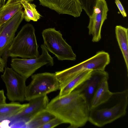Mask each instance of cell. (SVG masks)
Returning a JSON list of instances; mask_svg holds the SVG:
<instances>
[{"mask_svg": "<svg viewBox=\"0 0 128 128\" xmlns=\"http://www.w3.org/2000/svg\"><path fill=\"white\" fill-rule=\"evenodd\" d=\"M128 90L112 92L106 101L90 110L88 121L101 127L124 116L128 104Z\"/></svg>", "mask_w": 128, "mask_h": 128, "instance_id": "obj_1", "label": "cell"}, {"mask_svg": "<svg viewBox=\"0 0 128 128\" xmlns=\"http://www.w3.org/2000/svg\"><path fill=\"white\" fill-rule=\"evenodd\" d=\"M89 112L86 99L80 92L68 104L51 113L64 123L69 124L68 128H78L83 126L88 121Z\"/></svg>", "mask_w": 128, "mask_h": 128, "instance_id": "obj_2", "label": "cell"}, {"mask_svg": "<svg viewBox=\"0 0 128 128\" xmlns=\"http://www.w3.org/2000/svg\"><path fill=\"white\" fill-rule=\"evenodd\" d=\"M33 26L30 24L24 25L14 37L9 48V56L22 58H36L39 56Z\"/></svg>", "mask_w": 128, "mask_h": 128, "instance_id": "obj_3", "label": "cell"}, {"mask_svg": "<svg viewBox=\"0 0 128 128\" xmlns=\"http://www.w3.org/2000/svg\"><path fill=\"white\" fill-rule=\"evenodd\" d=\"M110 62L109 54L104 51L98 52L93 56L78 64L55 73L60 88L79 72L86 70L104 71Z\"/></svg>", "mask_w": 128, "mask_h": 128, "instance_id": "obj_4", "label": "cell"}, {"mask_svg": "<svg viewBox=\"0 0 128 128\" xmlns=\"http://www.w3.org/2000/svg\"><path fill=\"white\" fill-rule=\"evenodd\" d=\"M44 44L60 60H75L76 56L72 47L64 39L60 32L54 28L44 30L42 32Z\"/></svg>", "mask_w": 128, "mask_h": 128, "instance_id": "obj_5", "label": "cell"}, {"mask_svg": "<svg viewBox=\"0 0 128 128\" xmlns=\"http://www.w3.org/2000/svg\"><path fill=\"white\" fill-rule=\"evenodd\" d=\"M32 78L30 83L26 86V100L29 101L60 89L59 82L55 73L37 74L32 75Z\"/></svg>", "mask_w": 128, "mask_h": 128, "instance_id": "obj_6", "label": "cell"}, {"mask_svg": "<svg viewBox=\"0 0 128 128\" xmlns=\"http://www.w3.org/2000/svg\"><path fill=\"white\" fill-rule=\"evenodd\" d=\"M41 48L42 54L37 57L28 59L12 58L10 63L12 68L26 80L43 66L46 65L53 66V58L49 54L45 45L42 44Z\"/></svg>", "mask_w": 128, "mask_h": 128, "instance_id": "obj_7", "label": "cell"}, {"mask_svg": "<svg viewBox=\"0 0 128 128\" xmlns=\"http://www.w3.org/2000/svg\"><path fill=\"white\" fill-rule=\"evenodd\" d=\"M1 78L5 84L8 100L12 102L25 100L26 79L12 68L6 67Z\"/></svg>", "mask_w": 128, "mask_h": 128, "instance_id": "obj_8", "label": "cell"}, {"mask_svg": "<svg viewBox=\"0 0 128 128\" xmlns=\"http://www.w3.org/2000/svg\"><path fill=\"white\" fill-rule=\"evenodd\" d=\"M108 11L106 0H96L92 13L89 17L90 21L88 26L89 34L92 36L93 42H98L101 39L102 27L107 19Z\"/></svg>", "mask_w": 128, "mask_h": 128, "instance_id": "obj_9", "label": "cell"}, {"mask_svg": "<svg viewBox=\"0 0 128 128\" xmlns=\"http://www.w3.org/2000/svg\"><path fill=\"white\" fill-rule=\"evenodd\" d=\"M29 105L22 110L14 116L9 118L11 124L15 122L24 124L28 122L41 111L46 110L49 103L47 95L32 99Z\"/></svg>", "mask_w": 128, "mask_h": 128, "instance_id": "obj_10", "label": "cell"}, {"mask_svg": "<svg viewBox=\"0 0 128 128\" xmlns=\"http://www.w3.org/2000/svg\"><path fill=\"white\" fill-rule=\"evenodd\" d=\"M23 12L21 10L1 26L0 31V55L4 49L10 46L15 33L24 19Z\"/></svg>", "mask_w": 128, "mask_h": 128, "instance_id": "obj_11", "label": "cell"}, {"mask_svg": "<svg viewBox=\"0 0 128 128\" xmlns=\"http://www.w3.org/2000/svg\"><path fill=\"white\" fill-rule=\"evenodd\" d=\"M108 78V73L104 70H92L90 77L76 88L85 98L89 108L92 98L100 85L103 80Z\"/></svg>", "mask_w": 128, "mask_h": 128, "instance_id": "obj_12", "label": "cell"}, {"mask_svg": "<svg viewBox=\"0 0 128 128\" xmlns=\"http://www.w3.org/2000/svg\"><path fill=\"white\" fill-rule=\"evenodd\" d=\"M40 4L55 11L59 14L73 16L80 11L82 5L79 0H38Z\"/></svg>", "mask_w": 128, "mask_h": 128, "instance_id": "obj_13", "label": "cell"}, {"mask_svg": "<svg viewBox=\"0 0 128 128\" xmlns=\"http://www.w3.org/2000/svg\"><path fill=\"white\" fill-rule=\"evenodd\" d=\"M92 70H83L77 73L60 88L58 97L61 98L70 94L90 77Z\"/></svg>", "mask_w": 128, "mask_h": 128, "instance_id": "obj_14", "label": "cell"}, {"mask_svg": "<svg viewBox=\"0 0 128 128\" xmlns=\"http://www.w3.org/2000/svg\"><path fill=\"white\" fill-rule=\"evenodd\" d=\"M23 8L19 0H8L0 8V27L13 17Z\"/></svg>", "mask_w": 128, "mask_h": 128, "instance_id": "obj_15", "label": "cell"}, {"mask_svg": "<svg viewBox=\"0 0 128 128\" xmlns=\"http://www.w3.org/2000/svg\"><path fill=\"white\" fill-rule=\"evenodd\" d=\"M116 37L125 62L128 71V28L121 26L115 27Z\"/></svg>", "mask_w": 128, "mask_h": 128, "instance_id": "obj_16", "label": "cell"}, {"mask_svg": "<svg viewBox=\"0 0 128 128\" xmlns=\"http://www.w3.org/2000/svg\"><path fill=\"white\" fill-rule=\"evenodd\" d=\"M108 80L104 79L100 85L92 100L90 109L105 102L111 96L112 92L109 89Z\"/></svg>", "mask_w": 128, "mask_h": 128, "instance_id": "obj_17", "label": "cell"}, {"mask_svg": "<svg viewBox=\"0 0 128 128\" xmlns=\"http://www.w3.org/2000/svg\"><path fill=\"white\" fill-rule=\"evenodd\" d=\"M56 117L50 112L46 110H43L26 123V128H40L42 126Z\"/></svg>", "mask_w": 128, "mask_h": 128, "instance_id": "obj_18", "label": "cell"}, {"mask_svg": "<svg viewBox=\"0 0 128 128\" xmlns=\"http://www.w3.org/2000/svg\"><path fill=\"white\" fill-rule=\"evenodd\" d=\"M28 105V103L21 104L14 102L2 104L0 105V117L8 119L19 113Z\"/></svg>", "mask_w": 128, "mask_h": 128, "instance_id": "obj_19", "label": "cell"}, {"mask_svg": "<svg viewBox=\"0 0 128 128\" xmlns=\"http://www.w3.org/2000/svg\"><path fill=\"white\" fill-rule=\"evenodd\" d=\"M20 2L24 9L23 16L26 21L29 22L32 20L37 22L40 18L42 16L37 11L35 5L24 0H22Z\"/></svg>", "mask_w": 128, "mask_h": 128, "instance_id": "obj_20", "label": "cell"}, {"mask_svg": "<svg viewBox=\"0 0 128 128\" xmlns=\"http://www.w3.org/2000/svg\"><path fill=\"white\" fill-rule=\"evenodd\" d=\"M82 7L87 15L89 17L92 14L96 0H79Z\"/></svg>", "mask_w": 128, "mask_h": 128, "instance_id": "obj_21", "label": "cell"}, {"mask_svg": "<svg viewBox=\"0 0 128 128\" xmlns=\"http://www.w3.org/2000/svg\"><path fill=\"white\" fill-rule=\"evenodd\" d=\"M63 123H64L63 121L56 117L42 126L40 128H53Z\"/></svg>", "mask_w": 128, "mask_h": 128, "instance_id": "obj_22", "label": "cell"}, {"mask_svg": "<svg viewBox=\"0 0 128 128\" xmlns=\"http://www.w3.org/2000/svg\"><path fill=\"white\" fill-rule=\"evenodd\" d=\"M10 46H8L6 47L0 55L4 62L6 67L8 59L9 56L8 50Z\"/></svg>", "mask_w": 128, "mask_h": 128, "instance_id": "obj_23", "label": "cell"}, {"mask_svg": "<svg viewBox=\"0 0 128 128\" xmlns=\"http://www.w3.org/2000/svg\"><path fill=\"white\" fill-rule=\"evenodd\" d=\"M115 2L120 13L124 18L127 16V14L124 8L119 0H115Z\"/></svg>", "mask_w": 128, "mask_h": 128, "instance_id": "obj_24", "label": "cell"}, {"mask_svg": "<svg viewBox=\"0 0 128 128\" xmlns=\"http://www.w3.org/2000/svg\"><path fill=\"white\" fill-rule=\"evenodd\" d=\"M10 121L6 119L0 122V128H10L9 124Z\"/></svg>", "mask_w": 128, "mask_h": 128, "instance_id": "obj_25", "label": "cell"}, {"mask_svg": "<svg viewBox=\"0 0 128 128\" xmlns=\"http://www.w3.org/2000/svg\"><path fill=\"white\" fill-rule=\"evenodd\" d=\"M6 97L3 90H0V105L6 103Z\"/></svg>", "mask_w": 128, "mask_h": 128, "instance_id": "obj_26", "label": "cell"}, {"mask_svg": "<svg viewBox=\"0 0 128 128\" xmlns=\"http://www.w3.org/2000/svg\"><path fill=\"white\" fill-rule=\"evenodd\" d=\"M5 67L4 62L0 56V72H4V68Z\"/></svg>", "mask_w": 128, "mask_h": 128, "instance_id": "obj_27", "label": "cell"}, {"mask_svg": "<svg viewBox=\"0 0 128 128\" xmlns=\"http://www.w3.org/2000/svg\"><path fill=\"white\" fill-rule=\"evenodd\" d=\"M6 0H0V8L5 4Z\"/></svg>", "mask_w": 128, "mask_h": 128, "instance_id": "obj_28", "label": "cell"}, {"mask_svg": "<svg viewBox=\"0 0 128 128\" xmlns=\"http://www.w3.org/2000/svg\"><path fill=\"white\" fill-rule=\"evenodd\" d=\"M20 1H21L22 0H19ZM26 0V1H27L28 2H30V3H31L34 0Z\"/></svg>", "mask_w": 128, "mask_h": 128, "instance_id": "obj_29", "label": "cell"}, {"mask_svg": "<svg viewBox=\"0 0 128 128\" xmlns=\"http://www.w3.org/2000/svg\"><path fill=\"white\" fill-rule=\"evenodd\" d=\"M6 119V118L0 117V122Z\"/></svg>", "mask_w": 128, "mask_h": 128, "instance_id": "obj_30", "label": "cell"}, {"mask_svg": "<svg viewBox=\"0 0 128 128\" xmlns=\"http://www.w3.org/2000/svg\"><path fill=\"white\" fill-rule=\"evenodd\" d=\"M0 30H1V26L0 27Z\"/></svg>", "mask_w": 128, "mask_h": 128, "instance_id": "obj_31", "label": "cell"}]
</instances>
